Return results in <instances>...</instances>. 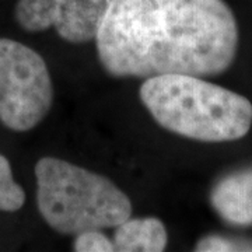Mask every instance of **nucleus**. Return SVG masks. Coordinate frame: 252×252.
Masks as SVG:
<instances>
[{"mask_svg": "<svg viewBox=\"0 0 252 252\" xmlns=\"http://www.w3.org/2000/svg\"><path fill=\"white\" fill-rule=\"evenodd\" d=\"M95 44L112 77H213L234 63L240 31L224 0H111Z\"/></svg>", "mask_w": 252, "mask_h": 252, "instance_id": "1", "label": "nucleus"}, {"mask_svg": "<svg viewBox=\"0 0 252 252\" xmlns=\"http://www.w3.org/2000/svg\"><path fill=\"white\" fill-rule=\"evenodd\" d=\"M139 95L154 121L165 130L203 143L235 142L252 126L247 97L190 74L147 77Z\"/></svg>", "mask_w": 252, "mask_h": 252, "instance_id": "2", "label": "nucleus"}, {"mask_svg": "<svg viewBox=\"0 0 252 252\" xmlns=\"http://www.w3.org/2000/svg\"><path fill=\"white\" fill-rule=\"evenodd\" d=\"M36 206L58 234L117 227L132 215V202L112 181L87 168L42 157L35 165Z\"/></svg>", "mask_w": 252, "mask_h": 252, "instance_id": "3", "label": "nucleus"}, {"mask_svg": "<svg viewBox=\"0 0 252 252\" xmlns=\"http://www.w3.org/2000/svg\"><path fill=\"white\" fill-rule=\"evenodd\" d=\"M54 84L41 55L18 41L0 38V122L28 132L49 114Z\"/></svg>", "mask_w": 252, "mask_h": 252, "instance_id": "4", "label": "nucleus"}, {"mask_svg": "<svg viewBox=\"0 0 252 252\" xmlns=\"http://www.w3.org/2000/svg\"><path fill=\"white\" fill-rule=\"evenodd\" d=\"M111 0H18L14 17L20 27L39 32L54 27L70 44H87L98 35Z\"/></svg>", "mask_w": 252, "mask_h": 252, "instance_id": "5", "label": "nucleus"}, {"mask_svg": "<svg viewBox=\"0 0 252 252\" xmlns=\"http://www.w3.org/2000/svg\"><path fill=\"white\" fill-rule=\"evenodd\" d=\"M210 203L225 223L252 225V168L235 171L217 182L210 192Z\"/></svg>", "mask_w": 252, "mask_h": 252, "instance_id": "6", "label": "nucleus"}, {"mask_svg": "<svg viewBox=\"0 0 252 252\" xmlns=\"http://www.w3.org/2000/svg\"><path fill=\"white\" fill-rule=\"evenodd\" d=\"M168 243L165 225L157 217L126 219L114 234L115 251L161 252Z\"/></svg>", "mask_w": 252, "mask_h": 252, "instance_id": "7", "label": "nucleus"}, {"mask_svg": "<svg viewBox=\"0 0 252 252\" xmlns=\"http://www.w3.org/2000/svg\"><path fill=\"white\" fill-rule=\"evenodd\" d=\"M26 203V192L13 178L9 160L0 154V212H17Z\"/></svg>", "mask_w": 252, "mask_h": 252, "instance_id": "8", "label": "nucleus"}, {"mask_svg": "<svg viewBox=\"0 0 252 252\" xmlns=\"http://www.w3.org/2000/svg\"><path fill=\"white\" fill-rule=\"evenodd\" d=\"M195 251L198 252H233V251H252L251 240L231 238L223 235H206L200 238Z\"/></svg>", "mask_w": 252, "mask_h": 252, "instance_id": "9", "label": "nucleus"}, {"mask_svg": "<svg viewBox=\"0 0 252 252\" xmlns=\"http://www.w3.org/2000/svg\"><path fill=\"white\" fill-rule=\"evenodd\" d=\"M73 250L76 252H112L115 251V245L101 230H86L76 235Z\"/></svg>", "mask_w": 252, "mask_h": 252, "instance_id": "10", "label": "nucleus"}]
</instances>
